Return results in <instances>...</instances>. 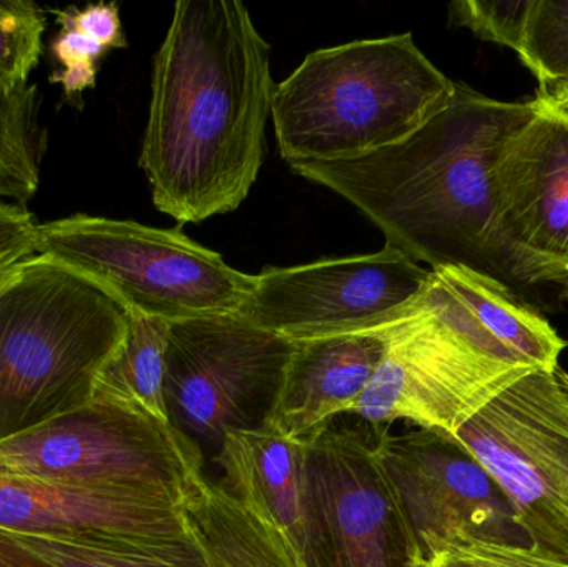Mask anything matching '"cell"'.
<instances>
[{
  "instance_id": "5",
  "label": "cell",
  "mask_w": 568,
  "mask_h": 567,
  "mask_svg": "<svg viewBox=\"0 0 568 567\" xmlns=\"http://www.w3.org/2000/svg\"><path fill=\"white\" fill-rule=\"evenodd\" d=\"M37 255L82 273L126 313L166 323L239 313L253 288V275L193 242L182 226L77 213L39 223Z\"/></svg>"
},
{
  "instance_id": "13",
  "label": "cell",
  "mask_w": 568,
  "mask_h": 567,
  "mask_svg": "<svg viewBox=\"0 0 568 567\" xmlns=\"http://www.w3.org/2000/svg\"><path fill=\"white\" fill-rule=\"evenodd\" d=\"M306 473L326 526L333 567L420 566L399 499L361 433L331 426L306 443Z\"/></svg>"
},
{
  "instance_id": "23",
  "label": "cell",
  "mask_w": 568,
  "mask_h": 567,
  "mask_svg": "<svg viewBox=\"0 0 568 567\" xmlns=\"http://www.w3.org/2000/svg\"><path fill=\"white\" fill-rule=\"evenodd\" d=\"M47 19L37 3L0 0V77L7 82H29L39 65Z\"/></svg>"
},
{
  "instance_id": "3",
  "label": "cell",
  "mask_w": 568,
  "mask_h": 567,
  "mask_svg": "<svg viewBox=\"0 0 568 567\" xmlns=\"http://www.w3.org/2000/svg\"><path fill=\"white\" fill-rule=\"evenodd\" d=\"M454 92L409 32L314 50L276 83L280 155L290 165L371 155L426 125Z\"/></svg>"
},
{
  "instance_id": "22",
  "label": "cell",
  "mask_w": 568,
  "mask_h": 567,
  "mask_svg": "<svg viewBox=\"0 0 568 567\" xmlns=\"http://www.w3.org/2000/svg\"><path fill=\"white\" fill-rule=\"evenodd\" d=\"M519 55L540 90L568 80V2L534 0Z\"/></svg>"
},
{
  "instance_id": "18",
  "label": "cell",
  "mask_w": 568,
  "mask_h": 567,
  "mask_svg": "<svg viewBox=\"0 0 568 567\" xmlns=\"http://www.w3.org/2000/svg\"><path fill=\"white\" fill-rule=\"evenodd\" d=\"M183 509L210 567H307L272 525L206 476Z\"/></svg>"
},
{
  "instance_id": "16",
  "label": "cell",
  "mask_w": 568,
  "mask_h": 567,
  "mask_svg": "<svg viewBox=\"0 0 568 567\" xmlns=\"http://www.w3.org/2000/svg\"><path fill=\"white\" fill-rule=\"evenodd\" d=\"M389 328L294 343L265 426L311 443L331 428L336 416L353 413L383 362Z\"/></svg>"
},
{
  "instance_id": "33",
  "label": "cell",
  "mask_w": 568,
  "mask_h": 567,
  "mask_svg": "<svg viewBox=\"0 0 568 567\" xmlns=\"http://www.w3.org/2000/svg\"><path fill=\"white\" fill-rule=\"evenodd\" d=\"M419 567H437V566H434V565H427V563H420V566Z\"/></svg>"
},
{
  "instance_id": "10",
  "label": "cell",
  "mask_w": 568,
  "mask_h": 567,
  "mask_svg": "<svg viewBox=\"0 0 568 567\" xmlns=\"http://www.w3.org/2000/svg\"><path fill=\"white\" fill-rule=\"evenodd\" d=\"M430 270L384 246L366 255L268 266L253 275L240 315L293 343L379 332L406 318Z\"/></svg>"
},
{
  "instance_id": "1",
  "label": "cell",
  "mask_w": 568,
  "mask_h": 567,
  "mask_svg": "<svg viewBox=\"0 0 568 567\" xmlns=\"http://www.w3.org/2000/svg\"><path fill=\"white\" fill-rule=\"evenodd\" d=\"M272 47L239 0H180L153 59L140 152L152 199L180 223L235 212L265 162Z\"/></svg>"
},
{
  "instance_id": "4",
  "label": "cell",
  "mask_w": 568,
  "mask_h": 567,
  "mask_svg": "<svg viewBox=\"0 0 568 567\" xmlns=\"http://www.w3.org/2000/svg\"><path fill=\"white\" fill-rule=\"evenodd\" d=\"M129 313L92 280L33 255L0 290V439L87 405Z\"/></svg>"
},
{
  "instance_id": "31",
  "label": "cell",
  "mask_w": 568,
  "mask_h": 567,
  "mask_svg": "<svg viewBox=\"0 0 568 567\" xmlns=\"http://www.w3.org/2000/svg\"><path fill=\"white\" fill-rule=\"evenodd\" d=\"M544 95L549 97L556 105L562 107L568 110V80L556 83V85L549 87V89L540 90Z\"/></svg>"
},
{
  "instance_id": "2",
  "label": "cell",
  "mask_w": 568,
  "mask_h": 567,
  "mask_svg": "<svg viewBox=\"0 0 568 567\" xmlns=\"http://www.w3.org/2000/svg\"><path fill=\"white\" fill-rule=\"evenodd\" d=\"M537 109L456 83L446 107L396 145L336 162L290 165L333 190L383 232L386 245L426 263L497 276L496 165L507 140Z\"/></svg>"
},
{
  "instance_id": "15",
  "label": "cell",
  "mask_w": 568,
  "mask_h": 567,
  "mask_svg": "<svg viewBox=\"0 0 568 567\" xmlns=\"http://www.w3.org/2000/svg\"><path fill=\"white\" fill-rule=\"evenodd\" d=\"M220 485L265 519L307 567H333L323 516L311 495L306 443L270 426L229 433L215 455Z\"/></svg>"
},
{
  "instance_id": "25",
  "label": "cell",
  "mask_w": 568,
  "mask_h": 567,
  "mask_svg": "<svg viewBox=\"0 0 568 567\" xmlns=\"http://www.w3.org/2000/svg\"><path fill=\"white\" fill-rule=\"evenodd\" d=\"M437 567H568L530 546L474 543L450 549L433 563Z\"/></svg>"
},
{
  "instance_id": "21",
  "label": "cell",
  "mask_w": 568,
  "mask_h": 567,
  "mask_svg": "<svg viewBox=\"0 0 568 567\" xmlns=\"http://www.w3.org/2000/svg\"><path fill=\"white\" fill-rule=\"evenodd\" d=\"M43 133L36 83L0 77V203L26 206L40 185Z\"/></svg>"
},
{
  "instance_id": "24",
  "label": "cell",
  "mask_w": 568,
  "mask_h": 567,
  "mask_svg": "<svg viewBox=\"0 0 568 567\" xmlns=\"http://www.w3.org/2000/svg\"><path fill=\"white\" fill-rule=\"evenodd\" d=\"M534 0H460L449 6L450 19L487 42L523 49Z\"/></svg>"
},
{
  "instance_id": "11",
  "label": "cell",
  "mask_w": 568,
  "mask_h": 567,
  "mask_svg": "<svg viewBox=\"0 0 568 567\" xmlns=\"http://www.w3.org/2000/svg\"><path fill=\"white\" fill-rule=\"evenodd\" d=\"M419 549L433 565L444 553L474 543L530 546L506 493L447 433L383 432L373 445Z\"/></svg>"
},
{
  "instance_id": "7",
  "label": "cell",
  "mask_w": 568,
  "mask_h": 567,
  "mask_svg": "<svg viewBox=\"0 0 568 567\" xmlns=\"http://www.w3.org/2000/svg\"><path fill=\"white\" fill-rule=\"evenodd\" d=\"M454 438L513 503L530 548L568 566V373L534 369Z\"/></svg>"
},
{
  "instance_id": "30",
  "label": "cell",
  "mask_w": 568,
  "mask_h": 567,
  "mask_svg": "<svg viewBox=\"0 0 568 567\" xmlns=\"http://www.w3.org/2000/svg\"><path fill=\"white\" fill-rule=\"evenodd\" d=\"M0 567H49L42 559L30 555L26 549L17 546L7 538L6 533L0 529Z\"/></svg>"
},
{
  "instance_id": "14",
  "label": "cell",
  "mask_w": 568,
  "mask_h": 567,
  "mask_svg": "<svg viewBox=\"0 0 568 567\" xmlns=\"http://www.w3.org/2000/svg\"><path fill=\"white\" fill-rule=\"evenodd\" d=\"M0 529L43 538H189L179 499L142 486H92L0 475Z\"/></svg>"
},
{
  "instance_id": "27",
  "label": "cell",
  "mask_w": 568,
  "mask_h": 567,
  "mask_svg": "<svg viewBox=\"0 0 568 567\" xmlns=\"http://www.w3.org/2000/svg\"><path fill=\"white\" fill-rule=\"evenodd\" d=\"M53 13L62 29L69 27V29L80 30L90 39L102 43L106 50L126 47L116 3L100 2L82 10H53Z\"/></svg>"
},
{
  "instance_id": "9",
  "label": "cell",
  "mask_w": 568,
  "mask_h": 567,
  "mask_svg": "<svg viewBox=\"0 0 568 567\" xmlns=\"http://www.w3.org/2000/svg\"><path fill=\"white\" fill-rule=\"evenodd\" d=\"M294 343L240 313L170 323L165 399L170 422L202 448L263 428L275 408Z\"/></svg>"
},
{
  "instance_id": "32",
  "label": "cell",
  "mask_w": 568,
  "mask_h": 567,
  "mask_svg": "<svg viewBox=\"0 0 568 567\" xmlns=\"http://www.w3.org/2000/svg\"><path fill=\"white\" fill-rule=\"evenodd\" d=\"M20 265H22V263H19V265L7 266V269L0 270V290H2L3 286H6L7 283H9L10 280H12L13 276L17 275Z\"/></svg>"
},
{
  "instance_id": "17",
  "label": "cell",
  "mask_w": 568,
  "mask_h": 567,
  "mask_svg": "<svg viewBox=\"0 0 568 567\" xmlns=\"http://www.w3.org/2000/svg\"><path fill=\"white\" fill-rule=\"evenodd\" d=\"M433 273L487 352L534 369L559 366L568 343L507 283L467 266H440Z\"/></svg>"
},
{
  "instance_id": "28",
  "label": "cell",
  "mask_w": 568,
  "mask_h": 567,
  "mask_svg": "<svg viewBox=\"0 0 568 567\" xmlns=\"http://www.w3.org/2000/svg\"><path fill=\"white\" fill-rule=\"evenodd\" d=\"M50 49H52L53 57L62 63L63 69L83 65V63H97V60L106 53L102 43L95 42L80 30L69 29V27L60 30Z\"/></svg>"
},
{
  "instance_id": "26",
  "label": "cell",
  "mask_w": 568,
  "mask_h": 567,
  "mask_svg": "<svg viewBox=\"0 0 568 567\" xmlns=\"http://www.w3.org/2000/svg\"><path fill=\"white\" fill-rule=\"evenodd\" d=\"M37 226L26 206L0 203V270L37 255Z\"/></svg>"
},
{
  "instance_id": "19",
  "label": "cell",
  "mask_w": 568,
  "mask_h": 567,
  "mask_svg": "<svg viewBox=\"0 0 568 567\" xmlns=\"http://www.w3.org/2000/svg\"><path fill=\"white\" fill-rule=\"evenodd\" d=\"M170 323L129 313L119 352L93 383L89 403L172 425L165 399Z\"/></svg>"
},
{
  "instance_id": "8",
  "label": "cell",
  "mask_w": 568,
  "mask_h": 567,
  "mask_svg": "<svg viewBox=\"0 0 568 567\" xmlns=\"http://www.w3.org/2000/svg\"><path fill=\"white\" fill-rule=\"evenodd\" d=\"M0 475L92 486H142L180 503L196 488L203 452L173 425L87 405L0 439Z\"/></svg>"
},
{
  "instance_id": "12",
  "label": "cell",
  "mask_w": 568,
  "mask_h": 567,
  "mask_svg": "<svg viewBox=\"0 0 568 567\" xmlns=\"http://www.w3.org/2000/svg\"><path fill=\"white\" fill-rule=\"evenodd\" d=\"M536 99V112L497 160V276L550 286L568 300V110L542 92Z\"/></svg>"
},
{
  "instance_id": "6",
  "label": "cell",
  "mask_w": 568,
  "mask_h": 567,
  "mask_svg": "<svg viewBox=\"0 0 568 567\" xmlns=\"http://www.w3.org/2000/svg\"><path fill=\"white\" fill-rule=\"evenodd\" d=\"M534 372L487 352L456 303L430 282L416 308L390 326L383 362L353 413L377 426L406 419L453 436L517 379Z\"/></svg>"
},
{
  "instance_id": "29",
  "label": "cell",
  "mask_w": 568,
  "mask_h": 567,
  "mask_svg": "<svg viewBox=\"0 0 568 567\" xmlns=\"http://www.w3.org/2000/svg\"><path fill=\"white\" fill-rule=\"evenodd\" d=\"M95 79L97 63H83V65L70 67V69L59 70V72L50 77V80L60 83L69 95L83 92V90L95 85Z\"/></svg>"
},
{
  "instance_id": "20",
  "label": "cell",
  "mask_w": 568,
  "mask_h": 567,
  "mask_svg": "<svg viewBox=\"0 0 568 567\" xmlns=\"http://www.w3.org/2000/svg\"><path fill=\"white\" fill-rule=\"evenodd\" d=\"M3 533L49 567H210L193 535L189 538L113 535L43 538Z\"/></svg>"
}]
</instances>
